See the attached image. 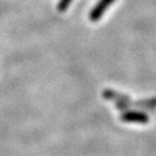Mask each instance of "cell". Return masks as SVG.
Returning a JSON list of instances; mask_svg holds the SVG:
<instances>
[{
	"label": "cell",
	"instance_id": "obj_4",
	"mask_svg": "<svg viewBox=\"0 0 156 156\" xmlns=\"http://www.w3.org/2000/svg\"><path fill=\"white\" fill-rule=\"evenodd\" d=\"M104 98L105 99H110V101H123V102H126L130 99V98L126 94H123V93H120V92H117V91H114L112 89H105L104 93H102Z\"/></svg>",
	"mask_w": 156,
	"mask_h": 156
},
{
	"label": "cell",
	"instance_id": "obj_2",
	"mask_svg": "<svg viewBox=\"0 0 156 156\" xmlns=\"http://www.w3.org/2000/svg\"><path fill=\"white\" fill-rule=\"evenodd\" d=\"M121 120L126 123H139L147 124L149 122V117L144 112L139 111H125L121 115Z\"/></svg>",
	"mask_w": 156,
	"mask_h": 156
},
{
	"label": "cell",
	"instance_id": "obj_1",
	"mask_svg": "<svg viewBox=\"0 0 156 156\" xmlns=\"http://www.w3.org/2000/svg\"><path fill=\"white\" fill-rule=\"evenodd\" d=\"M116 107L121 111H128L131 108L153 111L154 108H156V98H149V99H142V101H132V99L130 98L126 102L123 101L116 102Z\"/></svg>",
	"mask_w": 156,
	"mask_h": 156
},
{
	"label": "cell",
	"instance_id": "obj_5",
	"mask_svg": "<svg viewBox=\"0 0 156 156\" xmlns=\"http://www.w3.org/2000/svg\"><path fill=\"white\" fill-rule=\"evenodd\" d=\"M71 2H72V0H60L58 3V5H57L58 11H60V12L65 11L68 7H69Z\"/></svg>",
	"mask_w": 156,
	"mask_h": 156
},
{
	"label": "cell",
	"instance_id": "obj_3",
	"mask_svg": "<svg viewBox=\"0 0 156 156\" xmlns=\"http://www.w3.org/2000/svg\"><path fill=\"white\" fill-rule=\"evenodd\" d=\"M115 0H99V1L96 3V5L91 9L89 13V20L92 23H95V21H98L101 20V17L104 15L105 10L110 7V6L113 4V2Z\"/></svg>",
	"mask_w": 156,
	"mask_h": 156
}]
</instances>
